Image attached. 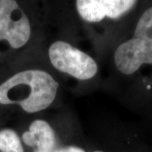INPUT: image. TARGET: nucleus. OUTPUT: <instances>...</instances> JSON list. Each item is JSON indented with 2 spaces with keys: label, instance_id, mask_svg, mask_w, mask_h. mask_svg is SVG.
Here are the masks:
<instances>
[{
  "label": "nucleus",
  "instance_id": "f257e3e1",
  "mask_svg": "<svg viewBox=\"0 0 152 152\" xmlns=\"http://www.w3.org/2000/svg\"><path fill=\"white\" fill-rule=\"evenodd\" d=\"M58 88V83L47 71H20L0 85V104L18 105L26 113H38L53 103Z\"/></svg>",
  "mask_w": 152,
  "mask_h": 152
},
{
  "label": "nucleus",
  "instance_id": "20e7f679",
  "mask_svg": "<svg viewBox=\"0 0 152 152\" xmlns=\"http://www.w3.org/2000/svg\"><path fill=\"white\" fill-rule=\"evenodd\" d=\"M31 34L30 20L16 0H0V41H6L12 48H20Z\"/></svg>",
  "mask_w": 152,
  "mask_h": 152
},
{
  "label": "nucleus",
  "instance_id": "1a4fd4ad",
  "mask_svg": "<svg viewBox=\"0 0 152 152\" xmlns=\"http://www.w3.org/2000/svg\"><path fill=\"white\" fill-rule=\"evenodd\" d=\"M91 152H107V151H102V150H95V151H92Z\"/></svg>",
  "mask_w": 152,
  "mask_h": 152
},
{
  "label": "nucleus",
  "instance_id": "7ed1b4c3",
  "mask_svg": "<svg viewBox=\"0 0 152 152\" xmlns=\"http://www.w3.org/2000/svg\"><path fill=\"white\" fill-rule=\"evenodd\" d=\"M48 58L57 70L78 80H91L98 72L97 63L91 55L64 41L51 44Z\"/></svg>",
  "mask_w": 152,
  "mask_h": 152
},
{
  "label": "nucleus",
  "instance_id": "f03ea898",
  "mask_svg": "<svg viewBox=\"0 0 152 152\" xmlns=\"http://www.w3.org/2000/svg\"><path fill=\"white\" fill-rule=\"evenodd\" d=\"M113 61L117 69L125 75L134 74L145 64H152V7L140 18L134 37L116 48Z\"/></svg>",
  "mask_w": 152,
  "mask_h": 152
},
{
  "label": "nucleus",
  "instance_id": "423d86ee",
  "mask_svg": "<svg viewBox=\"0 0 152 152\" xmlns=\"http://www.w3.org/2000/svg\"><path fill=\"white\" fill-rule=\"evenodd\" d=\"M20 139L32 152H54L60 146L53 128L42 119L34 120Z\"/></svg>",
  "mask_w": 152,
  "mask_h": 152
},
{
  "label": "nucleus",
  "instance_id": "0eeeda50",
  "mask_svg": "<svg viewBox=\"0 0 152 152\" xmlns=\"http://www.w3.org/2000/svg\"><path fill=\"white\" fill-rule=\"evenodd\" d=\"M0 152H25L20 137L11 129L0 130Z\"/></svg>",
  "mask_w": 152,
  "mask_h": 152
},
{
  "label": "nucleus",
  "instance_id": "6e6552de",
  "mask_svg": "<svg viewBox=\"0 0 152 152\" xmlns=\"http://www.w3.org/2000/svg\"><path fill=\"white\" fill-rule=\"evenodd\" d=\"M54 152H86V151L75 145H60Z\"/></svg>",
  "mask_w": 152,
  "mask_h": 152
},
{
  "label": "nucleus",
  "instance_id": "39448f33",
  "mask_svg": "<svg viewBox=\"0 0 152 152\" xmlns=\"http://www.w3.org/2000/svg\"><path fill=\"white\" fill-rule=\"evenodd\" d=\"M135 3L136 0H76V8L83 20L96 23L105 18H120Z\"/></svg>",
  "mask_w": 152,
  "mask_h": 152
}]
</instances>
